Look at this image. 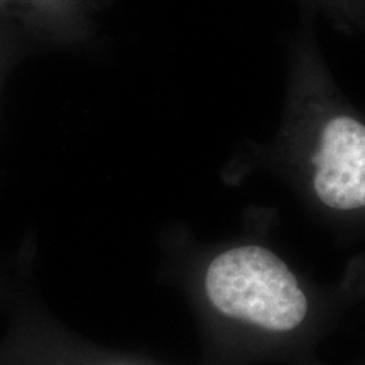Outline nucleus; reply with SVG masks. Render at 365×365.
I'll return each instance as SVG.
<instances>
[{
	"instance_id": "obj_1",
	"label": "nucleus",
	"mask_w": 365,
	"mask_h": 365,
	"mask_svg": "<svg viewBox=\"0 0 365 365\" xmlns=\"http://www.w3.org/2000/svg\"><path fill=\"white\" fill-rule=\"evenodd\" d=\"M207 293L218 312L272 331L293 330L308 309L294 274L259 245L227 250L213 259Z\"/></svg>"
},
{
	"instance_id": "obj_2",
	"label": "nucleus",
	"mask_w": 365,
	"mask_h": 365,
	"mask_svg": "<svg viewBox=\"0 0 365 365\" xmlns=\"http://www.w3.org/2000/svg\"><path fill=\"white\" fill-rule=\"evenodd\" d=\"M314 193L327 207L357 210L365 207V124L336 115L319 132L313 156Z\"/></svg>"
},
{
	"instance_id": "obj_3",
	"label": "nucleus",
	"mask_w": 365,
	"mask_h": 365,
	"mask_svg": "<svg viewBox=\"0 0 365 365\" xmlns=\"http://www.w3.org/2000/svg\"><path fill=\"white\" fill-rule=\"evenodd\" d=\"M0 21L27 46L70 41L85 29L81 0H0Z\"/></svg>"
},
{
	"instance_id": "obj_4",
	"label": "nucleus",
	"mask_w": 365,
	"mask_h": 365,
	"mask_svg": "<svg viewBox=\"0 0 365 365\" xmlns=\"http://www.w3.org/2000/svg\"><path fill=\"white\" fill-rule=\"evenodd\" d=\"M29 46L24 41L17 38L9 27L0 21V91H2L4 81L7 75L16 66V63L22 58Z\"/></svg>"
}]
</instances>
